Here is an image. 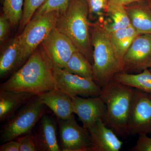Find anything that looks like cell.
Listing matches in <instances>:
<instances>
[{
	"mask_svg": "<svg viewBox=\"0 0 151 151\" xmlns=\"http://www.w3.org/2000/svg\"><path fill=\"white\" fill-rule=\"evenodd\" d=\"M0 89L29 92L35 95L56 89L54 64L41 45L24 65L1 84Z\"/></svg>",
	"mask_w": 151,
	"mask_h": 151,
	"instance_id": "1",
	"label": "cell"
},
{
	"mask_svg": "<svg viewBox=\"0 0 151 151\" xmlns=\"http://www.w3.org/2000/svg\"><path fill=\"white\" fill-rule=\"evenodd\" d=\"M90 33L93 49V80L101 88L123 72V65L111 43L110 32L104 19L90 22Z\"/></svg>",
	"mask_w": 151,
	"mask_h": 151,
	"instance_id": "2",
	"label": "cell"
},
{
	"mask_svg": "<svg viewBox=\"0 0 151 151\" xmlns=\"http://www.w3.org/2000/svg\"><path fill=\"white\" fill-rule=\"evenodd\" d=\"M90 24L86 0H70L67 8L59 12L55 27L70 39L92 65Z\"/></svg>",
	"mask_w": 151,
	"mask_h": 151,
	"instance_id": "3",
	"label": "cell"
},
{
	"mask_svg": "<svg viewBox=\"0 0 151 151\" xmlns=\"http://www.w3.org/2000/svg\"><path fill=\"white\" fill-rule=\"evenodd\" d=\"M102 89L100 96L107 108L104 122L118 136H129L128 124L134 88L113 80Z\"/></svg>",
	"mask_w": 151,
	"mask_h": 151,
	"instance_id": "4",
	"label": "cell"
},
{
	"mask_svg": "<svg viewBox=\"0 0 151 151\" xmlns=\"http://www.w3.org/2000/svg\"><path fill=\"white\" fill-rule=\"evenodd\" d=\"M47 108L37 95L28 101L3 125L0 132L1 143L32 133L41 117L47 113Z\"/></svg>",
	"mask_w": 151,
	"mask_h": 151,
	"instance_id": "5",
	"label": "cell"
},
{
	"mask_svg": "<svg viewBox=\"0 0 151 151\" xmlns=\"http://www.w3.org/2000/svg\"><path fill=\"white\" fill-rule=\"evenodd\" d=\"M59 12H50L32 19L17 36L20 65L24 64L55 27Z\"/></svg>",
	"mask_w": 151,
	"mask_h": 151,
	"instance_id": "6",
	"label": "cell"
},
{
	"mask_svg": "<svg viewBox=\"0 0 151 151\" xmlns=\"http://www.w3.org/2000/svg\"><path fill=\"white\" fill-rule=\"evenodd\" d=\"M55 78L56 89H58L72 97L100 96L102 89L93 79L83 78L68 73L54 64Z\"/></svg>",
	"mask_w": 151,
	"mask_h": 151,
	"instance_id": "7",
	"label": "cell"
},
{
	"mask_svg": "<svg viewBox=\"0 0 151 151\" xmlns=\"http://www.w3.org/2000/svg\"><path fill=\"white\" fill-rule=\"evenodd\" d=\"M128 132L129 135L151 134V94L150 93L135 89Z\"/></svg>",
	"mask_w": 151,
	"mask_h": 151,
	"instance_id": "8",
	"label": "cell"
},
{
	"mask_svg": "<svg viewBox=\"0 0 151 151\" xmlns=\"http://www.w3.org/2000/svg\"><path fill=\"white\" fill-rule=\"evenodd\" d=\"M58 125L61 150L91 151L89 130L80 126L73 115L65 120H58Z\"/></svg>",
	"mask_w": 151,
	"mask_h": 151,
	"instance_id": "9",
	"label": "cell"
},
{
	"mask_svg": "<svg viewBox=\"0 0 151 151\" xmlns=\"http://www.w3.org/2000/svg\"><path fill=\"white\" fill-rule=\"evenodd\" d=\"M123 71L140 73L151 66V34L139 35L123 59Z\"/></svg>",
	"mask_w": 151,
	"mask_h": 151,
	"instance_id": "10",
	"label": "cell"
},
{
	"mask_svg": "<svg viewBox=\"0 0 151 151\" xmlns=\"http://www.w3.org/2000/svg\"><path fill=\"white\" fill-rule=\"evenodd\" d=\"M40 45L53 64L62 69L77 50L70 39L55 27Z\"/></svg>",
	"mask_w": 151,
	"mask_h": 151,
	"instance_id": "11",
	"label": "cell"
},
{
	"mask_svg": "<svg viewBox=\"0 0 151 151\" xmlns=\"http://www.w3.org/2000/svg\"><path fill=\"white\" fill-rule=\"evenodd\" d=\"M74 113L76 114L87 129L92 127L100 119L104 121L106 116V105L100 96L71 97Z\"/></svg>",
	"mask_w": 151,
	"mask_h": 151,
	"instance_id": "12",
	"label": "cell"
},
{
	"mask_svg": "<svg viewBox=\"0 0 151 151\" xmlns=\"http://www.w3.org/2000/svg\"><path fill=\"white\" fill-rule=\"evenodd\" d=\"M92 141L91 151H119L124 142L103 119L98 120L88 129Z\"/></svg>",
	"mask_w": 151,
	"mask_h": 151,
	"instance_id": "13",
	"label": "cell"
},
{
	"mask_svg": "<svg viewBox=\"0 0 151 151\" xmlns=\"http://www.w3.org/2000/svg\"><path fill=\"white\" fill-rule=\"evenodd\" d=\"M56 122L47 113L37 123V127L33 135L37 150L60 151L61 147L57 139Z\"/></svg>",
	"mask_w": 151,
	"mask_h": 151,
	"instance_id": "14",
	"label": "cell"
},
{
	"mask_svg": "<svg viewBox=\"0 0 151 151\" xmlns=\"http://www.w3.org/2000/svg\"><path fill=\"white\" fill-rule=\"evenodd\" d=\"M37 96L41 103L52 111L58 120H65L74 113L71 97L59 89H52Z\"/></svg>",
	"mask_w": 151,
	"mask_h": 151,
	"instance_id": "15",
	"label": "cell"
},
{
	"mask_svg": "<svg viewBox=\"0 0 151 151\" xmlns=\"http://www.w3.org/2000/svg\"><path fill=\"white\" fill-rule=\"evenodd\" d=\"M35 96L29 92L0 89V122H6L10 119L23 105Z\"/></svg>",
	"mask_w": 151,
	"mask_h": 151,
	"instance_id": "16",
	"label": "cell"
},
{
	"mask_svg": "<svg viewBox=\"0 0 151 151\" xmlns=\"http://www.w3.org/2000/svg\"><path fill=\"white\" fill-rule=\"evenodd\" d=\"M131 26L139 35L151 34V9L146 2L125 6Z\"/></svg>",
	"mask_w": 151,
	"mask_h": 151,
	"instance_id": "17",
	"label": "cell"
},
{
	"mask_svg": "<svg viewBox=\"0 0 151 151\" xmlns=\"http://www.w3.org/2000/svg\"><path fill=\"white\" fill-rule=\"evenodd\" d=\"M139 35L131 25L126 28L110 32L111 43L116 55L122 64L124 55L133 41Z\"/></svg>",
	"mask_w": 151,
	"mask_h": 151,
	"instance_id": "18",
	"label": "cell"
},
{
	"mask_svg": "<svg viewBox=\"0 0 151 151\" xmlns=\"http://www.w3.org/2000/svg\"><path fill=\"white\" fill-rule=\"evenodd\" d=\"M20 66V54L17 37L4 49L0 56V78L3 79Z\"/></svg>",
	"mask_w": 151,
	"mask_h": 151,
	"instance_id": "19",
	"label": "cell"
},
{
	"mask_svg": "<svg viewBox=\"0 0 151 151\" xmlns=\"http://www.w3.org/2000/svg\"><path fill=\"white\" fill-rule=\"evenodd\" d=\"M113 80L151 94V72L149 69L135 74L120 72L115 75Z\"/></svg>",
	"mask_w": 151,
	"mask_h": 151,
	"instance_id": "20",
	"label": "cell"
},
{
	"mask_svg": "<svg viewBox=\"0 0 151 151\" xmlns=\"http://www.w3.org/2000/svg\"><path fill=\"white\" fill-rule=\"evenodd\" d=\"M106 15L111 21L110 23H107L105 20L110 32L126 28L131 25L126 7L123 5L110 1Z\"/></svg>",
	"mask_w": 151,
	"mask_h": 151,
	"instance_id": "21",
	"label": "cell"
},
{
	"mask_svg": "<svg viewBox=\"0 0 151 151\" xmlns=\"http://www.w3.org/2000/svg\"><path fill=\"white\" fill-rule=\"evenodd\" d=\"M63 69L83 78L93 79L92 63L78 50L73 52Z\"/></svg>",
	"mask_w": 151,
	"mask_h": 151,
	"instance_id": "22",
	"label": "cell"
},
{
	"mask_svg": "<svg viewBox=\"0 0 151 151\" xmlns=\"http://www.w3.org/2000/svg\"><path fill=\"white\" fill-rule=\"evenodd\" d=\"M24 0H4L3 13L7 17L11 25L16 27L20 23L23 16Z\"/></svg>",
	"mask_w": 151,
	"mask_h": 151,
	"instance_id": "23",
	"label": "cell"
},
{
	"mask_svg": "<svg viewBox=\"0 0 151 151\" xmlns=\"http://www.w3.org/2000/svg\"><path fill=\"white\" fill-rule=\"evenodd\" d=\"M88 10L89 21H97L104 19L106 15L110 0H86Z\"/></svg>",
	"mask_w": 151,
	"mask_h": 151,
	"instance_id": "24",
	"label": "cell"
},
{
	"mask_svg": "<svg viewBox=\"0 0 151 151\" xmlns=\"http://www.w3.org/2000/svg\"><path fill=\"white\" fill-rule=\"evenodd\" d=\"M46 0H24L23 16L19 24V31H21L28 23L36 11Z\"/></svg>",
	"mask_w": 151,
	"mask_h": 151,
	"instance_id": "25",
	"label": "cell"
},
{
	"mask_svg": "<svg viewBox=\"0 0 151 151\" xmlns=\"http://www.w3.org/2000/svg\"><path fill=\"white\" fill-rule=\"evenodd\" d=\"M70 0H46L33 16L35 19L52 11L62 12L67 8Z\"/></svg>",
	"mask_w": 151,
	"mask_h": 151,
	"instance_id": "26",
	"label": "cell"
},
{
	"mask_svg": "<svg viewBox=\"0 0 151 151\" xmlns=\"http://www.w3.org/2000/svg\"><path fill=\"white\" fill-rule=\"evenodd\" d=\"M16 140L19 145V151H37L33 135L32 133L18 137Z\"/></svg>",
	"mask_w": 151,
	"mask_h": 151,
	"instance_id": "27",
	"label": "cell"
},
{
	"mask_svg": "<svg viewBox=\"0 0 151 151\" xmlns=\"http://www.w3.org/2000/svg\"><path fill=\"white\" fill-rule=\"evenodd\" d=\"M132 151H151V137L147 135H139L136 145L132 149Z\"/></svg>",
	"mask_w": 151,
	"mask_h": 151,
	"instance_id": "28",
	"label": "cell"
},
{
	"mask_svg": "<svg viewBox=\"0 0 151 151\" xmlns=\"http://www.w3.org/2000/svg\"><path fill=\"white\" fill-rule=\"evenodd\" d=\"M11 24L4 13L0 17V41L1 43L5 40L8 35Z\"/></svg>",
	"mask_w": 151,
	"mask_h": 151,
	"instance_id": "29",
	"label": "cell"
},
{
	"mask_svg": "<svg viewBox=\"0 0 151 151\" xmlns=\"http://www.w3.org/2000/svg\"><path fill=\"white\" fill-rule=\"evenodd\" d=\"M0 151H19V145L15 139L8 141L1 146Z\"/></svg>",
	"mask_w": 151,
	"mask_h": 151,
	"instance_id": "30",
	"label": "cell"
},
{
	"mask_svg": "<svg viewBox=\"0 0 151 151\" xmlns=\"http://www.w3.org/2000/svg\"><path fill=\"white\" fill-rule=\"evenodd\" d=\"M114 2L118 3L124 6H127L133 3L146 2L147 0H110Z\"/></svg>",
	"mask_w": 151,
	"mask_h": 151,
	"instance_id": "31",
	"label": "cell"
},
{
	"mask_svg": "<svg viewBox=\"0 0 151 151\" xmlns=\"http://www.w3.org/2000/svg\"><path fill=\"white\" fill-rule=\"evenodd\" d=\"M146 3H147L148 5L150 7V8L151 9V0H147Z\"/></svg>",
	"mask_w": 151,
	"mask_h": 151,
	"instance_id": "32",
	"label": "cell"
},
{
	"mask_svg": "<svg viewBox=\"0 0 151 151\" xmlns=\"http://www.w3.org/2000/svg\"><path fill=\"white\" fill-rule=\"evenodd\" d=\"M149 70H150V71L151 72V66H150V68H149Z\"/></svg>",
	"mask_w": 151,
	"mask_h": 151,
	"instance_id": "33",
	"label": "cell"
},
{
	"mask_svg": "<svg viewBox=\"0 0 151 151\" xmlns=\"http://www.w3.org/2000/svg\"><path fill=\"white\" fill-rule=\"evenodd\" d=\"M4 0H2V1H3V2L4 1Z\"/></svg>",
	"mask_w": 151,
	"mask_h": 151,
	"instance_id": "34",
	"label": "cell"
}]
</instances>
